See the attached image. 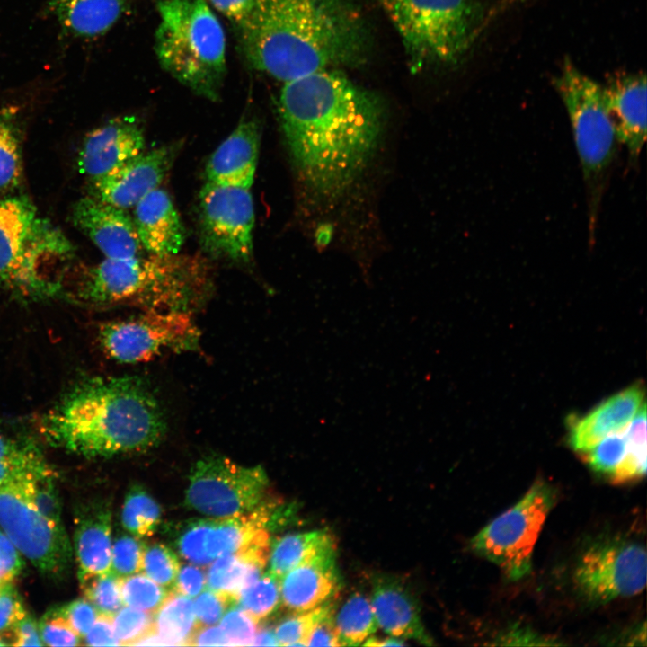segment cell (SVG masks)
I'll use <instances>...</instances> for the list:
<instances>
[{
  "label": "cell",
  "instance_id": "obj_28",
  "mask_svg": "<svg viewBox=\"0 0 647 647\" xmlns=\"http://www.w3.org/2000/svg\"><path fill=\"white\" fill-rule=\"evenodd\" d=\"M199 627L193 601L175 591L168 593L154 616V630L164 645H189Z\"/></svg>",
  "mask_w": 647,
  "mask_h": 647
},
{
  "label": "cell",
  "instance_id": "obj_29",
  "mask_svg": "<svg viewBox=\"0 0 647 647\" xmlns=\"http://www.w3.org/2000/svg\"><path fill=\"white\" fill-rule=\"evenodd\" d=\"M333 622L341 646L362 644L378 628L370 599L355 592L333 613Z\"/></svg>",
  "mask_w": 647,
  "mask_h": 647
},
{
  "label": "cell",
  "instance_id": "obj_9",
  "mask_svg": "<svg viewBox=\"0 0 647 647\" xmlns=\"http://www.w3.org/2000/svg\"><path fill=\"white\" fill-rule=\"evenodd\" d=\"M555 499L549 483L535 482L518 502L473 537L471 548L510 580L524 578L531 572L533 551Z\"/></svg>",
  "mask_w": 647,
  "mask_h": 647
},
{
  "label": "cell",
  "instance_id": "obj_23",
  "mask_svg": "<svg viewBox=\"0 0 647 647\" xmlns=\"http://www.w3.org/2000/svg\"><path fill=\"white\" fill-rule=\"evenodd\" d=\"M133 222L141 245L150 253H178L185 235L169 193L156 188L134 206Z\"/></svg>",
  "mask_w": 647,
  "mask_h": 647
},
{
  "label": "cell",
  "instance_id": "obj_22",
  "mask_svg": "<svg viewBox=\"0 0 647 647\" xmlns=\"http://www.w3.org/2000/svg\"><path fill=\"white\" fill-rule=\"evenodd\" d=\"M261 129L250 118L239 122L233 132L209 156L206 182L251 188L258 163Z\"/></svg>",
  "mask_w": 647,
  "mask_h": 647
},
{
  "label": "cell",
  "instance_id": "obj_33",
  "mask_svg": "<svg viewBox=\"0 0 647 647\" xmlns=\"http://www.w3.org/2000/svg\"><path fill=\"white\" fill-rule=\"evenodd\" d=\"M20 483L34 508L57 527L65 529L60 498L51 467L48 466L30 474L20 481Z\"/></svg>",
  "mask_w": 647,
  "mask_h": 647
},
{
  "label": "cell",
  "instance_id": "obj_41",
  "mask_svg": "<svg viewBox=\"0 0 647 647\" xmlns=\"http://www.w3.org/2000/svg\"><path fill=\"white\" fill-rule=\"evenodd\" d=\"M208 523V518L188 520L181 526L174 539L180 555L199 566L210 563L203 546Z\"/></svg>",
  "mask_w": 647,
  "mask_h": 647
},
{
  "label": "cell",
  "instance_id": "obj_4",
  "mask_svg": "<svg viewBox=\"0 0 647 647\" xmlns=\"http://www.w3.org/2000/svg\"><path fill=\"white\" fill-rule=\"evenodd\" d=\"M212 274L199 254L105 258L90 268L80 297L97 306L128 305L144 310L193 312L208 297Z\"/></svg>",
  "mask_w": 647,
  "mask_h": 647
},
{
  "label": "cell",
  "instance_id": "obj_13",
  "mask_svg": "<svg viewBox=\"0 0 647 647\" xmlns=\"http://www.w3.org/2000/svg\"><path fill=\"white\" fill-rule=\"evenodd\" d=\"M0 527L43 574L59 578L69 570L72 547L66 529L57 527L34 508L20 481L0 485Z\"/></svg>",
  "mask_w": 647,
  "mask_h": 647
},
{
  "label": "cell",
  "instance_id": "obj_7",
  "mask_svg": "<svg viewBox=\"0 0 647 647\" xmlns=\"http://www.w3.org/2000/svg\"><path fill=\"white\" fill-rule=\"evenodd\" d=\"M377 1L398 31L415 71L457 62L482 22V9L474 0Z\"/></svg>",
  "mask_w": 647,
  "mask_h": 647
},
{
  "label": "cell",
  "instance_id": "obj_27",
  "mask_svg": "<svg viewBox=\"0 0 647 647\" xmlns=\"http://www.w3.org/2000/svg\"><path fill=\"white\" fill-rule=\"evenodd\" d=\"M333 547L336 545L332 535L324 529L285 535L272 544L268 572L280 581L297 565Z\"/></svg>",
  "mask_w": 647,
  "mask_h": 647
},
{
  "label": "cell",
  "instance_id": "obj_40",
  "mask_svg": "<svg viewBox=\"0 0 647 647\" xmlns=\"http://www.w3.org/2000/svg\"><path fill=\"white\" fill-rule=\"evenodd\" d=\"M112 623L120 644L134 646L141 637L154 629V615L127 606L113 615Z\"/></svg>",
  "mask_w": 647,
  "mask_h": 647
},
{
  "label": "cell",
  "instance_id": "obj_18",
  "mask_svg": "<svg viewBox=\"0 0 647 647\" xmlns=\"http://www.w3.org/2000/svg\"><path fill=\"white\" fill-rule=\"evenodd\" d=\"M646 77L620 73L603 86L606 104L617 142L625 146L629 160L637 161L646 140Z\"/></svg>",
  "mask_w": 647,
  "mask_h": 647
},
{
  "label": "cell",
  "instance_id": "obj_31",
  "mask_svg": "<svg viewBox=\"0 0 647 647\" xmlns=\"http://www.w3.org/2000/svg\"><path fill=\"white\" fill-rule=\"evenodd\" d=\"M161 513L160 506L154 498L140 485H134L126 494L121 510V523L132 536L143 538L156 531Z\"/></svg>",
  "mask_w": 647,
  "mask_h": 647
},
{
  "label": "cell",
  "instance_id": "obj_51",
  "mask_svg": "<svg viewBox=\"0 0 647 647\" xmlns=\"http://www.w3.org/2000/svg\"><path fill=\"white\" fill-rule=\"evenodd\" d=\"M112 616L99 614L90 630L84 636V644L89 646L120 645L114 633Z\"/></svg>",
  "mask_w": 647,
  "mask_h": 647
},
{
  "label": "cell",
  "instance_id": "obj_6",
  "mask_svg": "<svg viewBox=\"0 0 647 647\" xmlns=\"http://www.w3.org/2000/svg\"><path fill=\"white\" fill-rule=\"evenodd\" d=\"M66 235L24 197L0 199V284L33 299L57 295L49 266L71 259Z\"/></svg>",
  "mask_w": 647,
  "mask_h": 647
},
{
  "label": "cell",
  "instance_id": "obj_8",
  "mask_svg": "<svg viewBox=\"0 0 647 647\" xmlns=\"http://www.w3.org/2000/svg\"><path fill=\"white\" fill-rule=\"evenodd\" d=\"M554 86L567 111L583 181L590 232L594 231L607 177L616 155V137L603 86L566 58Z\"/></svg>",
  "mask_w": 647,
  "mask_h": 647
},
{
  "label": "cell",
  "instance_id": "obj_39",
  "mask_svg": "<svg viewBox=\"0 0 647 647\" xmlns=\"http://www.w3.org/2000/svg\"><path fill=\"white\" fill-rule=\"evenodd\" d=\"M625 430L607 436L591 448L581 452L595 472L612 475L626 451Z\"/></svg>",
  "mask_w": 647,
  "mask_h": 647
},
{
  "label": "cell",
  "instance_id": "obj_45",
  "mask_svg": "<svg viewBox=\"0 0 647 647\" xmlns=\"http://www.w3.org/2000/svg\"><path fill=\"white\" fill-rule=\"evenodd\" d=\"M232 603L234 600L227 596L210 589L199 594L193 602L199 626L217 624Z\"/></svg>",
  "mask_w": 647,
  "mask_h": 647
},
{
  "label": "cell",
  "instance_id": "obj_1",
  "mask_svg": "<svg viewBox=\"0 0 647 647\" xmlns=\"http://www.w3.org/2000/svg\"><path fill=\"white\" fill-rule=\"evenodd\" d=\"M282 132L295 169L312 194L339 198L366 168L385 126L384 107L340 70L284 83Z\"/></svg>",
  "mask_w": 647,
  "mask_h": 647
},
{
  "label": "cell",
  "instance_id": "obj_16",
  "mask_svg": "<svg viewBox=\"0 0 647 647\" xmlns=\"http://www.w3.org/2000/svg\"><path fill=\"white\" fill-rule=\"evenodd\" d=\"M74 225L109 259L138 256L141 244L133 222L125 209L93 196L77 201L72 210Z\"/></svg>",
  "mask_w": 647,
  "mask_h": 647
},
{
  "label": "cell",
  "instance_id": "obj_60",
  "mask_svg": "<svg viewBox=\"0 0 647 647\" xmlns=\"http://www.w3.org/2000/svg\"><path fill=\"white\" fill-rule=\"evenodd\" d=\"M10 582H11V581H10ZM7 583H9V582H5V581H0V591H1V589H2Z\"/></svg>",
  "mask_w": 647,
  "mask_h": 647
},
{
  "label": "cell",
  "instance_id": "obj_49",
  "mask_svg": "<svg viewBox=\"0 0 647 647\" xmlns=\"http://www.w3.org/2000/svg\"><path fill=\"white\" fill-rule=\"evenodd\" d=\"M23 568V562L10 538L0 530V581L10 582Z\"/></svg>",
  "mask_w": 647,
  "mask_h": 647
},
{
  "label": "cell",
  "instance_id": "obj_37",
  "mask_svg": "<svg viewBox=\"0 0 647 647\" xmlns=\"http://www.w3.org/2000/svg\"><path fill=\"white\" fill-rule=\"evenodd\" d=\"M123 604L150 613L155 612L168 595L163 586L145 574L120 578Z\"/></svg>",
  "mask_w": 647,
  "mask_h": 647
},
{
  "label": "cell",
  "instance_id": "obj_10",
  "mask_svg": "<svg viewBox=\"0 0 647 647\" xmlns=\"http://www.w3.org/2000/svg\"><path fill=\"white\" fill-rule=\"evenodd\" d=\"M100 343L108 356L121 363L146 362L164 352L195 350L200 332L192 312L144 310L123 320L101 325Z\"/></svg>",
  "mask_w": 647,
  "mask_h": 647
},
{
  "label": "cell",
  "instance_id": "obj_21",
  "mask_svg": "<svg viewBox=\"0 0 647 647\" xmlns=\"http://www.w3.org/2000/svg\"><path fill=\"white\" fill-rule=\"evenodd\" d=\"M338 587L336 547H333L288 572L280 579V598L291 611H306L330 601Z\"/></svg>",
  "mask_w": 647,
  "mask_h": 647
},
{
  "label": "cell",
  "instance_id": "obj_57",
  "mask_svg": "<svg viewBox=\"0 0 647 647\" xmlns=\"http://www.w3.org/2000/svg\"><path fill=\"white\" fill-rule=\"evenodd\" d=\"M252 645L278 646L279 645V643L273 629H270L269 627H262L260 630L257 629Z\"/></svg>",
  "mask_w": 647,
  "mask_h": 647
},
{
  "label": "cell",
  "instance_id": "obj_47",
  "mask_svg": "<svg viewBox=\"0 0 647 647\" xmlns=\"http://www.w3.org/2000/svg\"><path fill=\"white\" fill-rule=\"evenodd\" d=\"M26 614L17 590L7 583L0 591V634L10 632Z\"/></svg>",
  "mask_w": 647,
  "mask_h": 647
},
{
  "label": "cell",
  "instance_id": "obj_12",
  "mask_svg": "<svg viewBox=\"0 0 647 647\" xmlns=\"http://www.w3.org/2000/svg\"><path fill=\"white\" fill-rule=\"evenodd\" d=\"M268 482L261 466H244L223 456H209L191 469L185 504L214 518L245 514L264 501Z\"/></svg>",
  "mask_w": 647,
  "mask_h": 647
},
{
  "label": "cell",
  "instance_id": "obj_53",
  "mask_svg": "<svg viewBox=\"0 0 647 647\" xmlns=\"http://www.w3.org/2000/svg\"><path fill=\"white\" fill-rule=\"evenodd\" d=\"M333 613H329L315 625L306 639V646H341L333 622Z\"/></svg>",
  "mask_w": 647,
  "mask_h": 647
},
{
  "label": "cell",
  "instance_id": "obj_24",
  "mask_svg": "<svg viewBox=\"0 0 647 647\" xmlns=\"http://www.w3.org/2000/svg\"><path fill=\"white\" fill-rule=\"evenodd\" d=\"M270 550L269 532L263 529L237 552L213 560L207 573V586L235 602L240 591L263 573Z\"/></svg>",
  "mask_w": 647,
  "mask_h": 647
},
{
  "label": "cell",
  "instance_id": "obj_2",
  "mask_svg": "<svg viewBox=\"0 0 647 647\" xmlns=\"http://www.w3.org/2000/svg\"><path fill=\"white\" fill-rule=\"evenodd\" d=\"M235 28L247 64L283 83L356 65L367 50L353 0H256Z\"/></svg>",
  "mask_w": 647,
  "mask_h": 647
},
{
  "label": "cell",
  "instance_id": "obj_43",
  "mask_svg": "<svg viewBox=\"0 0 647 647\" xmlns=\"http://www.w3.org/2000/svg\"><path fill=\"white\" fill-rule=\"evenodd\" d=\"M220 622V627L232 645H252L257 632L258 621L238 607H232Z\"/></svg>",
  "mask_w": 647,
  "mask_h": 647
},
{
  "label": "cell",
  "instance_id": "obj_15",
  "mask_svg": "<svg viewBox=\"0 0 647 647\" xmlns=\"http://www.w3.org/2000/svg\"><path fill=\"white\" fill-rule=\"evenodd\" d=\"M183 146L182 140L142 151L106 175L93 181V197L114 207H134L159 187Z\"/></svg>",
  "mask_w": 647,
  "mask_h": 647
},
{
  "label": "cell",
  "instance_id": "obj_35",
  "mask_svg": "<svg viewBox=\"0 0 647 647\" xmlns=\"http://www.w3.org/2000/svg\"><path fill=\"white\" fill-rule=\"evenodd\" d=\"M280 600V581L267 572L242 589L235 603L259 622L273 613Z\"/></svg>",
  "mask_w": 647,
  "mask_h": 647
},
{
  "label": "cell",
  "instance_id": "obj_58",
  "mask_svg": "<svg viewBox=\"0 0 647 647\" xmlns=\"http://www.w3.org/2000/svg\"><path fill=\"white\" fill-rule=\"evenodd\" d=\"M404 639L394 637V636H387V637H377L371 635L369 636L362 644L366 646H375V647H382V646H402L405 645L406 643L403 641Z\"/></svg>",
  "mask_w": 647,
  "mask_h": 647
},
{
  "label": "cell",
  "instance_id": "obj_54",
  "mask_svg": "<svg viewBox=\"0 0 647 647\" xmlns=\"http://www.w3.org/2000/svg\"><path fill=\"white\" fill-rule=\"evenodd\" d=\"M234 25L243 22L252 13L256 0H208Z\"/></svg>",
  "mask_w": 647,
  "mask_h": 647
},
{
  "label": "cell",
  "instance_id": "obj_50",
  "mask_svg": "<svg viewBox=\"0 0 647 647\" xmlns=\"http://www.w3.org/2000/svg\"><path fill=\"white\" fill-rule=\"evenodd\" d=\"M49 466L46 459L31 462L0 458V485L24 480L30 474Z\"/></svg>",
  "mask_w": 647,
  "mask_h": 647
},
{
  "label": "cell",
  "instance_id": "obj_38",
  "mask_svg": "<svg viewBox=\"0 0 647 647\" xmlns=\"http://www.w3.org/2000/svg\"><path fill=\"white\" fill-rule=\"evenodd\" d=\"M180 569L176 554L164 544L146 545L141 570L148 578L163 587L173 584Z\"/></svg>",
  "mask_w": 647,
  "mask_h": 647
},
{
  "label": "cell",
  "instance_id": "obj_32",
  "mask_svg": "<svg viewBox=\"0 0 647 647\" xmlns=\"http://www.w3.org/2000/svg\"><path fill=\"white\" fill-rule=\"evenodd\" d=\"M22 173L21 140L14 118L6 109H0V191L15 188Z\"/></svg>",
  "mask_w": 647,
  "mask_h": 647
},
{
  "label": "cell",
  "instance_id": "obj_48",
  "mask_svg": "<svg viewBox=\"0 0 647 647\" xmlns=\"http://www.w3.org/2000/svg\"><path fill=\"white\" fill-rule=\"evenodd\" d=\"M173 583L175 592L193 598L204 589L206 577L203 571L196 564H185L179 569Z\"/></svg>",
  "mask_w": 647,
  "mask_h": 647
},
{
  "label": "cell",
  "instance_id": "obj_59",
  "mask_svg": "<svg viewBox=\"0 0 647 647\" xmlns=\"http://www.w3.org/2000/svg\"><path fill=\"white\" fill-rule=\"evenodd\" d=\"M333 235V226L332 224L324 223L320 225L315 232V240L316 244L319 247H325L327 246L332 237Z\"/></svg>",
  "mask_w": 647,
  "mask_h": 647
},
{
  "label": "cell",
  "instance_id": "obj_34",
  "mask_svg": "<svg viewBox=\"0 0 647 647\" xmlns=\"http://www.w3.org/2000/svg\"><path fill=\"white\" fill-rule=\"evenodd\" d=\"M78 575L85 598L99 614L113 616L121 608L120 577L111 570L101 573L79 571Z\"/></svg>",
  "mask_w": 647,
  "mask_h": 647
},
{
  "label": "cell",
  "instance_id": "obj_5",
  "mask_svg": "<svg viewBox=\"0 0 647 647\" xmlns=\"http://www.w3.org/2000/svg\"><path fill=\"white\" fill-rule=\"evenodd\" d=\"M155 50L161 66L194 93L220 99L226 75V36L206 0H161Z\"/></svg>",
  "mask_w": 647,
  "mask_h": 647
},
{
  "label": "cell",
  "instance_id": "obj_3",
  "mask_svg": "<svg viewBox=\"0 0 647 647\" xmlns=\"http://www.w3.org/2000/svg\"><path fill=\"white\" fill-rule=\"evenodd\" d=\"M165 426L156 398L137 377L82 380L40 421L49 443L86 457L147 450Z\"/></svg>",
  "mask_w": 647,
  "mask_h": 647
},
{
  "label": "cell",
  "instance_id": "obj_42",
  "mask_svg": "<svg viewBox=\"0 0 647 647\" xmlns=\"http://www.w3.org/2000/svg\"><path fill=\"white\" fill-rule=\"evenodd\" d=\"M145 546L134 536H119L111 545V571L120 578L140 572Z\"/></svg>",
  "mask_w": 647,
  "mask_h": 647
},
{
  "label": "cell",
  "instance_id": "obj_26",
  "mask_svg": "<svg viewBox=\"0 0 647 647\" xmlns=\"http://www.w3.org/2000/svg\"><path fill=\"white\" fill-rule=\"evenodd\" d=\"M126 5V0H50L49 9L66 31L93 38L106 33Z\"/></svg>",
  "mask_w": 647,
  "mask_h": 647
},
{
  "label": "cell",
  "instance_id": "obj_55",
  "mask_svg": "<svg viewBox=\"0 0 647 647\" xmlns=\"http://www.w3.org/2000/svg\"><path fill=\"white\" fill-rule=\"evenodd\" d=\"M191 645L229 646L231 643L223 629L214 625L199 626L189 642V646Z\"/></svg>",
  "mask_w": 647,
  "mask_h": 647
},
{
  "label": "cell",
  "instance_id": "obj_14",
  "mask_svg": "<svg viewBox=\"0 0 647 647\" xmlns=\"http://www.w3.org/2000/svg\"><path fill=\"white\" fill-rule=\"evenodd\" d=\"M647 557L641 544L622 538L598 540L579 558L574 582L593 604L640 593L646 583Z\"/></svg>",
  "mask_w": 647,
  "mask_h": 647
},
{
  "label": "cell",
  "instance_id": "obj_17",
  "mask_svg": "<svg viewBox=\"0 0 647 647\" xmlns=\"http://www.w3.org/2000/svg\"><path fill=\"white\" fill-rule=\"evenodd\" d=\"M144 131L135 117L112 119L87 134L80 149L81 173L95 181L141 153Z\"/></svg>",
  "mask_w": 647,
  "mask_h": 647
},
{
  "label": "cell",
  "instance_id": "obj_11",
  "mask_svg": "<svg viewBox=\"0 0 647 647\" xmlns=\"http://www.w3.org/2000/svg\"><path fill=\"white\" fill-rule=\"evenodd\" d=\"M250 189L209 182L201 188L199 235L210 257L243 264L252 260L255 217Z\"/></svg>",
  "mask_w": 647,
  "mask_h": 647
},
{
  "label": "cell",
  "instance_id": "obj_30",
  "mask_svg": "<svg viewBox=\"0 0 647 647\" xmlns=\"http://www.w3.org/2000/svg\"><path fill=\"white\" fill-rule=\"evenodd\" d=\"M626 451L610 479L613 483L632 482L646 474V404L643 403L625 429Z\"/></svg>",
  "mask_w": 647,
  "mask_h": 647
},
{
  "label": "cell",
  "instance_id": "obj_19",
  "mask_svg": "<svg viewBox=\"0 0 647 647\" xmlns=\"http://www.w3.org/2000/svg\"><path fill=\"white\" fill-rule=\"evenodd\" d=\"M644 387L636 383L604 402L581 417L569 421L570 446L582 452L608 435L624 431L644 401Z\"/></svg>",
  "mask_w": 647,
  "mask_h": 647
},
{
  "label": "cell",
  "instance_id": "obj_25",
  "mask_svg": "<svg viewBox=\"0 0 647 647\" xmlns=\"http://www.w3.org/2000/svg\"><path fill=\"white\" fill-rule=\"evenodd\" d=\"M111 514L107 503H87L75 515L74 545L80 571L106 572L111 565Z\"/></svg>",
  "mask_w": 647,
  "mask_h": 647
},
{
  "label": "cell",
  "instance_id": "obj_20",
  "mask_svg": "<svg viewBox=\"0 0 647 647\" xmlns=\"http://www.w3.org/2000/svg\"><path fill=\"white\" fill-rule=\"evenodd\" d=\"M370 603L380 627L388 635L401 639H413L431 645L414 597L398 579L388 575L374 576Z\"/></svg>",
  "mask_w": 647,
  "mask_h": 647
},
{
  "label": "cell",
  "instance_id": "obj_46",
  "mask_svg": "<svg viewBox=\"0 0 647 647\" xmlns=\"http://www.w3.org/2000/svg\"><path fill=\"white\" fill-rule=\"evenodd\" d=\"M80 637H84L95 622L99 613L86 598L73 600L55 608Z\"/></svg>",
  "mask_w": 647,
  "mask_h": 647
},
{
  "label": "cell",
  "instance_id": "obj_44",
  "mask_svg": "<svg viewBox=\"0 0 647 647\" xmlns=\"http://www.w3.org/2000/svg\"><path fill=\"white\" fill-rule=\"evenodd\" d=\"M39 632L43 644L49 646H76L80 644L81 637L55 609L47 612L41 618Z\"/></svg>",
  "mask_w": 647,
  "mask_h": 647
},
{
  "label": "cell",
  "instance_id": "obj_52",
  "mask_svg": "<svg viewBox=\"0 0 647 647\" xmlns=\"http://www.w3.org/2000/svg\"><path fill=\"white\" fill-rule=\"evenodd\" d=\"M11 644L14 646H41L39 627L32 616L26 614L8 633Z\"/></svg>",
  "mask_w": 647,
  "mask_h": 647
},
{
  "label": "cell",
  "instance_id": "obj_36",
  "mask_svg": "<svg viewBox=\"0 0 647 647\" xmlns=\"http://www.w3.org/2000/svg\"><path fill=\"white\" fill-rule=\"evenodd\" d=\"M333 611V605L327 601L313 609L295 612L281 620L275 627V634L281 646H306V639L315 625Z\"/></svg>",
  "mask_w": 647,
  "mask_h": 647
},
{
  "label": "cell",
  "instance_id": "obj_56",
  "mask_svg": "<svg viewBox=\"0 0 647 647\" xmlns=\"http://www.w3.org/2000/svg\"><path fill=\"white\" fill-rule=\"evenodd\" d=\"M501 641L499 644L506 645H553L548 643L545 638L541 637L536 633H533L531 630L525 627L515 626L510 628L504 634L501 635L498 639Z\"/></svg>",
  "mask_w": 647,
  "mask_h": 647
}]
</instances>
